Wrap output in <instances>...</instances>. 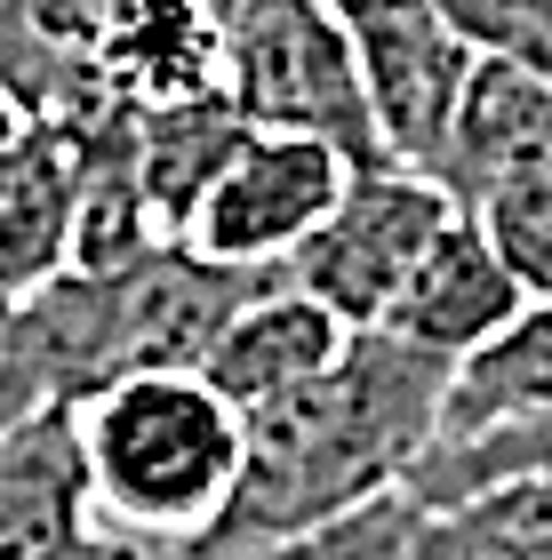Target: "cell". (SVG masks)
Here are the masks:
<instances>
[{
  "label": "cell",
  "mask_w": 552,
  "mask_h": 560,
  "mask_svg": "<svg viewBox=\"0 0 552 560\" xmlns=\"http://www.w3.org/2000/svg\"><path fill=\"white\" fill-rule=\"evenodd\" d=\"M448 369L457 361L400 345L392 328H353L313 385L240 417V480L192 545L296 537L392 497L441 424Z\"/></svg>",
  "instance_id": "cell-1"
},
{
  "label": "cell",
  "mask_w": 552,
  "mask_h": 560,
  "mask_svg": "<svg viewBox=\"0 0 552 560\" xmlns=\"http://www.w3.org/2000/svg\"><path fill=\"white\" fill-rule=\"evenodd\" d=\"M272 289V265H216L192 241H153L129 265L57 272L9 304L0 337V424L89 409L96 393L161 369H200L224 320Z\"/></svg>",
  "instance_id": "cell-2"
},
{
  "label": "cell",
  "mask_w": 552,
  "mask_h": 560,
  "mask_svg": "<svg viewBox=\"0 0 552 560\" xmlns=\"http://www.w3.org/2000/svg\"><path fill=\"white\" fill-rule=\"evenodd\" d=\"M72 417H81L96 513L137 552L192 545L240 480V409L200 369L129 376Z\"/></svg>",
  "instance_id": "cell-3"
},
{
  "label": "cell",
  "mask_w": 552,
  "mask_h": 560,
  "mask_svg": "<svg viewBox=\"0 0 552 560\" xmlns=\"http://www.w3.org/2000/svg\"><path fill=\"white\" fill-rule=\"evenodd\" d=\"M224 96L248 113V129L320 137L353 168L385 161L353 40L329 0H265L257 16L224 24Z\"/></svg>",
  "instance_id": "cell-4"
},
{
  "label": "cell",
  "mask_w": 552,
  "mask_h": 560,
  "mask_svg": "<svg viewBox=\"0 0 552 560\" xmlns=\"http://www.w3.org/2000/svg\"><path fill=\"white\" fill-rule=\"evenodd\" d=\"M448 217H457V200H448L433 176H416L400 161L353 168L344 192H337V209L272 265V289H296V296L329 304L344 328H376L392 313L400 280L416 272V257L441 241Z\"/></svg>",
  "instance_id": "cell-5"
},
{
  "label": "cell",
  "mask_w": 552,
  "mask_h": 560,
  "mask_svg": "<svg viewBox=\"0 0 552 560\" xmlns=\"http://www.w3.org/2000/svg\"><path fill=\"white\" fill-rule=\"evenodd\" d=\"M329 9L344 24V40H353L385 161L441 185L448 129H457V105H465V81H472V65H481V48H472L433 0H329Z\"/></svg>",
  "instance_id": "cell-6"
},
{
  "label": "cell",
  "mask_w": 552,
  "mask_h": 560,
  "mask_svg": "<svg viewBox=\"0 0 552 560\" xmlns=\"http://www.w3.org/2000/svg\"><path fill=\"white\" fill-rule=\"evenodd\" d=\"M344 176H353V161L337 144L289 137V129H248L240 152L224 161V176L200 192L185 241L216 265H281L337 209Z\"/></svg>",
  "instance_id": "cell-7"
},
{
  "label": "cell",
  "mask_w": 552,
  "mask_h": 560,
  "mask_svg": "<svg viewBox=\"0 0 552 560\" xmlns=\"http://www.w3.org/2000/svg\"><path fill=\"white\" fill-rule=\"evenodd\" d=\"M113 537H96L81 417L48 409L0 424V560H105Z\"/></svg>",
  "instance_id": "cell-8"
},
{
  "label": "cell",
  "mask_w": 552,
  "mask_h": 560,
  "mask_svg": "<svg viewBox=\"0 0 552 560\" xmlns=\"http://www.w3.org/2000/svg\"><path fill=\"white\" fill-rule=\"evenodd\" d=\"M520 313H529L520 280L505 272V257L489 248L481 224L457 209V217L441 224V241L416 257V272L400 280L392 313L376 320V328H392L400 345L441 352V361H465V352H481L489 337H505Z\"/></svg>",
  "instance_id": "cell-9"
},
{
  "label": "cell",
  "mask_w": 552,
  "mask_h": 560,
  "mask_svg": "<svg viewBox=\"0 0 552 560\" xmlns=\"http://www.w3.org/2000/svg\"><path fill=\"white\" fill-rule=\"evenodd\" d=\"M513 185H552V81L529 65L481 57L465 81L457 129H448L441 192L457 209H481L489 192Z\"/></svg>",
  "instance_id": "cell-10"
},
{
  "label": "cell",
  "mask_w": 552,
  "mask_h": 560,
  "mask_svg": "<svg viewBox=\"0 0 552 560\" xmlns=\"http://www.w3.org/2000/svg\"><path fill=\"white\" fill-rule=\"evenodd\" d=\"M96 81L113 105H185L224 89V24L200 0H105Z\"/></svg>",
  "instance_id": "cell-11"
},
{
  "label": "cell",
  "mask_w": 552,
  "mask_h": 560,
  "mask_svg": "<svg viewBox=\"0 0 552 560\" xmlns=\"http://www.w3.org/2000/svg\"><path fill=\"white\" fill-rule=\"evenodd\" d=\"M344 337H353V328H344L329 304H313L296 289H265V296H248L240 313L224 320V337L209 345L200 376L248 417V409H265V400L313 385V376L344 352Z\"/></svg>",
  "instance_id": "cell-12"
},
{
  "label": "cell",
  "mask_w": 552,
  "mask_h": 560,
  "mask_svg": "<svg viewBox=\"0 0 552 560\" xmlns=\"http://www.w3.org/2000/svg\"><path fill=\"white\" fill-rule=\"evenodd\" d=\"M96 16L105 0H0V96L24 120L113 105L96 81Z\"/></svg>",
  "instance_id": "cell-13"
},
{
  "label": "cell",
  "mask_w": 552,
  "mask_h": 560,
  "mask_svg": "<svg viewBox=\"0 0 552 560\" xmlns=\"http://www.w3.org/2000/svg\"><path fill=\"white\" fill-rule=\"evenodd\" d=\"M72 265V161L48 120L0 144V296H33Z\"/></svg>",
  "instance_id": "cell-14"
},
{
  "label": "cell",
  "mask_w": 552,
  "mask_h": 560,
  "mask_svg": "<svg viewBox=\"0 0 552 560\" xmlns=\"http://www.w3.org/2000/svg\"><path fill=\"white\" fill-rule=\"evenodd\" d=\"M248 137V113L233 96H185V105H137L129 113V144H137V185H144V209L168 241H185V224L200 209V192L224 176V161L240 152Z\"/></svg>",
  "instance_id": "cell-15"
},
{
  "label": "cell",
  "mask_w": 552,
  "mask_h": 560,
  "mask_svg": "<svg viewBox=\"0 0 552 560\" xmlns=\"http://www.w3.org/2000/svg\"><path fill=\"white\" fill-rule=\"evenodd\" d=\"M544 417H552V304H529L505 337H489L448 369L433 441H496V432H529Z\"/></svg>",
  "instance_id": "cell-16"
},
{
  "label": "cell",
  "mask_w": 552,
  "mask_h": 560,
  "mask_svg": "<svg viewBox=\"0 0 552 560\" xmlns=\"http://www.w3.org/2000/svg\"><path fill=\"white\" fill-rule=\"evenodd\" d=\"M409 560H552V472H520L448 513H416Z\"/></svg>",
  "instance_id": "cell-17"
},
{
  "label": "cell",
  "mask_w": 552,
  "mask_h": 560,
  "mask_svg": "<svg viewBox=\"0 0 552 560\" xmlns=\"http://www.w3.org/2000/svg\"><path fill=\"white\" fill-rule=\"evenodd\" d=\"M416 545V504L409 497H376L344 521L296 528V537H240V545H168V552H137V560H409Z\"/></svg>",
  "instance_id": "cell-18"
},
{
  "label": "cell",
  "mask_w": 552,
  "mask_h": 560,
  "mask_svg": "<svg viewBox=\"0 0 552 560\" xmlns=\"http://www.w3.org/2000/svg\"><path fill=\"white\" fill-rule=\"evenodd\" d=\"M489 233V248L505 257V272L520 280L529 304H552V185H513L489 192L481 209H465Z\"/></svg>",
  "instance_id": "cell-19"
},
{
  "label": "cell",
  "mask_w": 552,
  "mask_h": 560,
  "mask_svg": "<svg viewBox=\"0 0 552 560\" xmlns=\"http://www.w3.org/2000/svg\"><path fill=\"white\" fill-rule=\"evenodd\" d=\"M481 57L529 65L552 81V0H433Z\"/></svg>",
  "instance_id": "cell-20"
},
{
  "label": "cell",
  "mask_w": 552,
  "mask_h": 560,
  "mask_svg": "<svg viewBox=\"0 0 552 560\" xmlns=\"http://www.w3.org/2000/svg\"><path fill=\"white\" fill-rule=\"evenodd\" d=\"M200 9H209L216 24H240V16H257V9H265V0H200Z\"/></svg>",
  "instance_id": "cell-21"
},
{
  "label": "cell",
  "mask_w": 552,
  "mask_h": 560,
  "mask_svg": "<svg viewBox=\"0 0 552 560\" xmlns=\"http://www.w3.org/2000/svg\"><path fill=\"white\" fill-rule=\"evenodd\" d=\"M105 560H137V545H120V537H113V552H105Z\"/></svg>",
  "instance_id": "cell-22"
},
{
  "label": "cell",
  "mask_w": 552,
  "mask_h": 560,
  "mask_svg": "<svg viewBox=\"0 0 552 560\" xmlns=\"http://www.w3.org/2000/svg\"><path fill=\"white\" fill-rule=\"evenodd\" d=\"M0 337H9V296H0Z\"/></svg>",
  "instance_id": "cell-23"
}]
</instances>
